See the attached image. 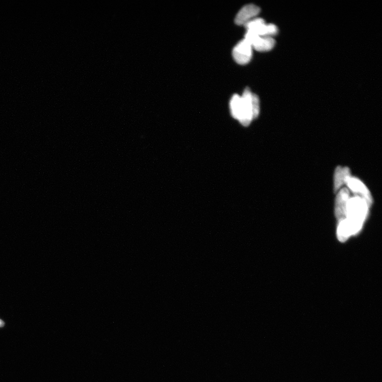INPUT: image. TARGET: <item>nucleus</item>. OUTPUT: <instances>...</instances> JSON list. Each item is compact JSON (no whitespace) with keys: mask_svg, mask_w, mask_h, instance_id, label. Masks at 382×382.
Segmentation results:
<instances>
[{"mask_svg":"<svg viewBox=\"0 0 382 382\" xmlns=\"http://www.w3.org/2000/svg\"><path fill=\"white\" fill-rule=\"evenodd\" d=\"M370 205L360 196H351L343 218L338 222L337 236L340 241L344 242L360 232L367 217Z\"/></svg>","mask_w":382,"mask_h":382,"instance_id":"f257e3e1","label":"nucleus"},{"mask_svg":"<svg viewBox=\"0 0 382 382\" xmlns=\"http://www.w3.org/2000/svg\"><path fill=\"white\" fill-rule=\"evenodd\" d=\"M231 116L242 125L249 126L258 117L260 113V100L258 96L247 88L241 96L235 94L230 103Z\"/></svg>","mask_w":382,"mask_h":382,"instance_id":"f03ea898","label":"nucleus"},{"mask_svg":"<svg viewBox=\"0 0 382 382\" xmlns=\"http://www.w3.org/2000/svg\"><path fill=\"white\" fill-rule=\"evenodd\" d=\"M247 31L263 37H271L279 32L277 27L272 24H267L264 19L256 18L244 26Z\"/></svg>","mask_w":382,"mask_h":382,"instance_id":"7ed1b4c3","label":"nucleus"},{"mask_svg":"<svg viewBox=\"0 0 382 382\" xmlns=\"http://www.w3.org/2000/svg\"><path fill=\"white\" fill-rule=\"evenodd\" d=\"M245 39L251 45L253 49L259 52H267L271 50L275 44L271 37H263L247 31Z\"/></svg>","mask_w":382,"mask_h":382,"instance_id":"20e7f679","label":"nucleus"},{"mask_svg":"<svg viewBox=\"0 0 382 382\" xmlns=\"http://www.w3.org/2000/svg\"><path fill=\"white\" fill-rule=\"evenodd\" d=\"M252 46L245 39L239 42L233 50L234 59L239 64L249 63L252 59Z\"/></svg>","mask_w":382,"mask_h":382,"instance_id":"39448f33","label":"nucleus"},{"mask_svg":"<svg viewBox=\"0 0 382 382\" xmlns=\"http://www.w3.org/2000/svg\"><path fill=\"white\" fill-rule=\"evenodd\" d=\"M260 13V8L256 5L249 4L242 7L235 19L236 24L245 26L248 22L257 17Z\"/></svg>","mask_w":382,"mask_h":382,"instance_id":"423d86ee","label":"nucleus"},{"mask_svg":"<svg viewBox=\"0 0 382 382\" xmlns=\"http://www.w3.org/2000/svg\"><path fill=\"white\" fill-rule=\"evenodd\" d=\"M346 184L355 195L360 196L370 205L372 204L373 200L371 194H370L366 185L361 180L351 177L347 181Z\"/></svg>","mask_w":382,"mask_h":382,"instance_id":"0eeeda50","label":"nucleus"},{"mask_svg":"<svg viewBox=\"0 0 382 382\" xmlns=\"http://www.w3.org/2000/svg\"><path fill=\"white\" fill-rule=\"evenodd\" d=\"M350 198V192L347 188H342L338 193L336 200H335V213L338 222L343 218L347 202Z\"/></svg>","mask_w":382,"mask_h":382,"instance_id":"6e6552de","label":"nucleus"},{"mask_svg":"<svg viewBox=\"0 0 382 382\" xmlns=\"http://www.w3.org/2000/svg\"><path fill=\"white\" fill-rule=\"evenodd\" d=\"M351 170L349 168L341 166L338 167L335 170L334 177V191L337 192L347 181L351 177Z\"/></svg>","mask_w":382,"mask_h":382,"instance_id":"1a4fd4ad","label":"nucleus"},{"mask_svg":"<svg viewBox=\"0 0 382 382\" xmlns=\"http://www.w3.org/2000/svg\"><path fill=\"white\" fill-rule=\"evenodd\" d=\"M4 322L2 320H0V327H3L4 326Z\"/></svg>","mask_w":382,"mask_h":382,"instance_id":"9d476101","label":"nucleus"}]
</instances>
